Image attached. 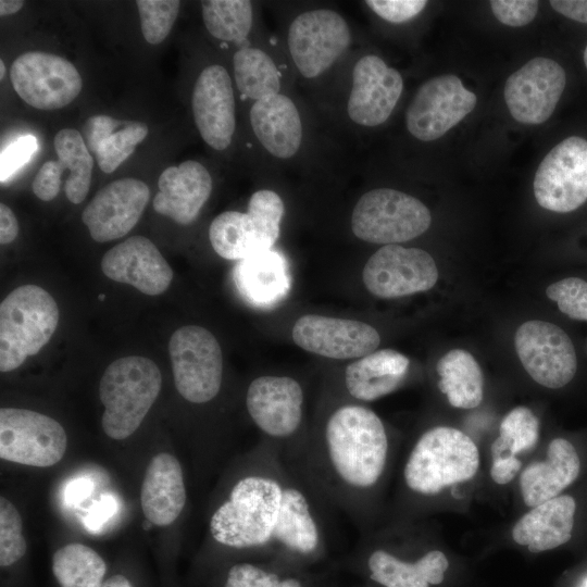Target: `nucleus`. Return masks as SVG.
Segmentation results:
<instances>
[{"label": "nucleus", "mask_w": 587, "mask_h": 587, "mask_svg": "<svg viewBox=\"0 0 587 587\" xmlns=\"http://www.w3.org/2000/svg\"><path fill=\"white\" fill-rule=\"evenodd\" d=\"M327 508L263 440L253 449L212 511V541L247 559L310 567L329 553Z\"/></svg>", "instance_id": "f257e3e1"}, {"label": "nucleus", "mask_w": 587, "mask_h": 587, "mask_svg": "<svg viewBox=\"0 0 587 587\" xmlns=\"http://www.w3.org/2000/svg\"><path fill=\"white\" fill-rule=\"evenodd\" d=\"M52 572L61 587H102L107 564L93 549L74 542L53 554Z\"/></svg>", "instance_id": "72a5a7b5"}, {"label": "nucleus", "mask_w": 587, "mask_h": 587, "mask_svg": "<svg viewBox=\"0 0 587 587\" xmlns=\"http://www.w3.org/2000/svg\"><path fill=\"white\" fill-rule=\"evenodd\" d=\"M409 366L410 361L402 353L382 349L348 364L342 385L353 400L374 401L398 389L408 376Z\"/></svg>", "instance_id": "c756f323"}, {"label": "nucleus", "mask_w": 587, "mask_h": 587, "mask_svg": "<svg viewBox=\"0 0 587 587\" xmlns=\"http://www.w3.org/2000/svg\"><path fill=\"white\" fill-rule=\"evenodd\" d=\"M149 198V187L139 179L113 180L95 195L82 221L98 242L122 238L137 224Z\"/></svg>", "instance_id": "412c9836"}, {"label": "nucleus", "mask_w": 587, "mask_h": 587, "mask_svg": "<svg viewBox=\"0 0 587 587\" xmlns=\"http://www.w3.org/2000/svg\"><path fill=\"white\" fill-rule=\"evenodd\" d=\"M102 587H133L130 582L122 574H115L104 580Z\"/></svg>", "instance_id": "5fc2aeb1"}, {"label": "nucleus", "mask_w": 587, "mask_h": 587, "mask_svg": "<svg viewBox=\"0 0 587 587\" xmlns=\"http://www.w3.org/2000/svg\"><path fill=\"white\" fill-rule=\"evenodd\" d=\"M249 120L254 136L272 157L288 160L297 154L303 139V125L290 97L279 92L254 101Z\"/></svg>", "instance_id": "393cba45"}, {"label": "nucleus", "mask_w": 587, "mask_h": 587, "mask_svg": "<svg viewBox=\"0 0 587 587\" xmlns=\"http://www.w3.org/2000/svg\"><path fill=\"white\" fill-rule=\"evenodd\" d=\"M38 150V140L34 135L27 134L17 138L1 152L0 179L8 180L23 167Z\"/></svg>", "instance_id": "79ce46f5"}, {"label": "nucleus", "mask_w": 587, "mask_h": 587, "mask_svg": "<svg viewBox=\"0 0 587 587\" xmlns=\"http://www.w3.org/2000/svg\"><path fill=\"white\" fill-rule=\"evenodd\" d=\"M67 439L52 417L18 408L0 410V458L29 466L47 467L64 455Z\"/></svg>", "instance_id": "f8f14e48"}, {"label": "nucleus", "mask_w": 587, "mask_h": 587, "mask_svg": "<svg viewBox=\"0 0 587 587\" xmlns=\"http://www.w3.org/2000/svg\"><path fill=\"white\" fill-rule=\"evenodd\" d=\"M187 501L183 469L167 452L154 455L147 466L140 491L143 515L154 525L174 523Z\"/></svg>", "instance_id": "a878e982"}, {"label": "nucleus", "mask_w": 587, "mask_h": 587, "mask_svg": "<svg viewBox=\"0 0 587 587\" xmlns=\"http://www.w3.org/2000/svg\"><path fill=\"white\" fill-rule=\"evenodd\" d=\"M341 564L378 587H432L441 584L449 567L446 554L430 549L410 559L380 537L363 534Z\"/></svg>", "instance_id": "0eeeda50"}, {"label": "nucleus", "mask_w": 587, "mask_h": 587, "mask_svg": "<svg viewBox=\"0 0 587 587\" xmlns=\"http://www.w3.org/2000/svg\"><path fill=\"white\" fill-rule=\"evenodd\" d=\"M479 451L463 432L435 426L415 440L402 467L403 488L412 497L430 498L448 487L472 479Z\"/></svg>", "instance_id": "7ed1b4c3"}, {"label": "nucleus", "mask_w": 587, "mask_h": 587, "mask_svg": "<svg viewBox=\"0 0 587 587\" xmlns=\"http://www.w3.org/2000/svg\"><path fill=\"white\" fill-rule=\"evenodd\" d=\"M327 572L286 563L246 559L230 563L221 587H326Z\"/></svg>", "instance_id": "7c9ffc66"}, {"label": "nucleus", "mask_w": 587, "mask_h": 587, "mask_svg": "<svg viewBox=\"0 0 587 587\" xmlns=\"http://www.w3.org/2000/svg\"><path fill=\"white\" fill-rule=\"evenodd\" d=\"M124 121L109 115L90 116L83 126L82 136L89 152L93 155L103 140L114 133Z\"/></svg>", "instance_id": "49530a36"}, {"label": "nucleus", "mask_w": 587, "mask_h": 587, "mask_svg": "<svg viewBox=\"0 0 587 587\" xmlns=\"http://www.w3.org/2000/svg\"><path fill=\"white\" fill-rule=\"evenodd\" d=\"M292 339L305 351L336 360L362 358L380 344L378 332L366 323L316 314L296 321Z\"/></svg>", "instance_id": "aec40b11"}, {"label": "nucleus", "mask_w": 587, "mask_h": 587, "mask_svg": "<svg viewBox=\"0 0 587 587\" xmlns=\"http://www.w3.org/2000/svg\"><path fill=\"white\" fill-rule=\"evenodd\" d=\"M539 438V421L526 407H516L502 420L499 436L491 445V458L530 450Z\"/></svg>", "instance_id": "e433bc0d"}, {"label": "nucleus", "mask_w": 587, "mask_h": 587, "mask_svg": "<svg viewBox=\"0 0 587 587\" xmlns=\"http://www.w3.org/2000/svg\"><path fill=\"white\" fill-rule=\"evenodd\" d=\"M391 451L382 419L370 408L350 402L327 412L285 460L327 508L341 512L365 534Z\"/></svg>", "instance_id": "f03ea898"}, {"label": "nucleus", "mask_w": 587, "mask_h": 587, "mask_svg": "<svg viewBox=\"0 0 587 587\" xmlns=\"http://www.w3.org/2000/svg\"><path fill=\"white\" fill-rule=\"evenodd\" d=\"M63 165L59 161H47L42 164L33 182V191L42 201H51L59 191L62 180Z\"/></svg>", "instance_id": "a18cd8bd"}, {"label": "nucleus", "mask_w": 587, "mask_h": 587, "mask_svg": "<svg viewBox=\"0 0 587 587\" xmlns=\"http://www.w3.org/2000/svg\"><path fill=\"white\" fill-rule=\"evenodd\" d=\"M430 223L432 214L422 201L392 188L363 193L351 214V229L357 238L385 246L414 239Z\"/></svg>", "instance_id": "1a4fd4ad"}, {"label": "nucleus", "mask_w": 587, "mask_h": 587, "mask_svg": "<svg viewBox=\"0 0 587 587\" xmlns=\"http://www.w3.org/2000/svg\"><path fill=\"white\" fill-rule=\"evenodd\" d=\"M586 587H587V585H586Z\"/></svg>", "instance_id": "13d9d810"}, {"label": "nucleus", "mask_w": 587, "mask_h": 587, "mask_svg": "<svg viewBox=\"0 0 587 587\" xmlns=\"http://www.w3.org/2000/svg\"><path fill=\"white\" fill-rule=\"evenodd\" d=\"M11 82L27 104L39 110H55L71 103L82 91L77 68L66 59L42 51H29L15 59Z\"/></svg>", "instance_id": "4468645a"}, {"label": "nucleus", "mask_w": 587, "mask_h": 587, "mask_svg": "<svg viewBox=\"0 0 587 587\" xmlns=\"http://www.w3.org/2000/svg\"><path fill=\"white\" fill-rule=\"evenodd\" d=\"M439 390L454 408L473 409L484 397V376L474 357L463 349H453L441 357L436 366Z\"/></svg>", "instance_id": "2f4dec72"}, {"label": "nucleus", "mask_w": 587, "mask_h": 587, "mask_svg": "<svg viewBox=\"0 0 587 587\" xmlns=\"http://www.w3.org/2000/svg\"><path fill=\"white\" fill-rule=\"evenodd\" d=\"M141 32L151 45L162 42L170 34L179 12L177 0H137Z\"/></svg>", "instance_id": "58836bf2"}, {"label": "nucleus", "mask_w": 587, "mask_h": 587, "mask_svg": "<svg viewBox=\"0 0 587 587\" xmlns=\"http://www.w3.org/2000/svg\"><path fill=\"white\" fill-rule=\"evenodd\" d=\"M382 20L401 24L417 16L426 7L424 0H367L364 2Z\"/></svg>", "instance_id": "37998d69"}, {"label": "nucleus", "mask_w": 587, "mask_h": 587, "mask_svg": "<svg viewBox=\"0 0 587 587\" xmlns=\"http://www.w3.org/2000/svg\"><path fill=\"white\" fill-rule=\"evenodd\" d=\"M161 386V372L152 360L129 355L113 361L99 384V396L104 405L101 419L104 433L116 440L134 434L159 396Z\"/></svg>", "instance_id": "20e7f679"}, {"label": "nucleus", "mask_w": 587, "mask_h": 587, "mask_svg": "<svg viewBox=\"0 0 587 587\" xmlns=\"http://www.w3.org/2000/svg\"><path fill=\"white\" fill-rule=\"evenodd\" d=\"M514 346L523 367L539 385L558 389L575 376L574 345L558 325L540 320L527 321L517 328Z\"/></svg>", "instance_id": "2eb2a0df"}, {"label": "nucleus", "mask_w": 587, "mask_h": 587, "mask_svg": "<svg viewBox=\"0 0 587 587\" xmlns=\"http://www.w3.org/2000/svg\"><path fill=\"white\" fill-rule=\"evenodd\" d=\"M54 150L64 170H70L65 195L75 204L83 202L89 191L93 161L82 134L74 128H63L53 139Z\"/></svg>", "instance_id": "c9c22d12"}, {"label": "nucleus", "mask_w": 587, "mask_h": 587, "mask_svg": "<svg viewBox=\"0 0 587 587\" xmlns=\"http://www.w3.org/2000/svg\"><path fill=\"white\" fill-rule=\"evenodd\" d=\"M191 105L203 141L214 150H225L236 129L234 89L225 67L212 64L202 70L193 87Z\"/></svg>", "instance_id": "4be33fe9"}, {"label": "nucleus", "mask_w": 587, "mask_h": 587, "mask_svg": "<svg viewBox=\"0 0 587 587\" xmlns=\"http://www.w3.org/2000/svg\"><path fill=\"white\" fill-rule=\"evenodd\" d=\"M550 4L560 14L580 23H587V0H552Z\"/></svg>", "instance_id": "3c124183"}, {"label": "nucleus", "mask_w": 587, "mask_h": 587, "mask_svg": "<svg viewBox=\"0 0 587 587\" xmlns=\"http://www.w3.org/2000/svg\"><path fill=\"white\" fill-rule=\"evenodd\" d=\"M304 391L290 376L262 375L246 392V409L264 439L277 446L284 459L291 458L308 432L303 427Z\"/></svg>", "instance_id": "423d86ee"}, {"label": "nucleus", "mask_w": 587, "mask_h": 587, "mask_svg": "<svg viewBox=\"0 0 587 587\" xmlns=\"http://www.w3.org/2000/svg\"><path fill=\"white\" fill-rule=\"evenodd\" d=\"M576 502L560 495L530 508L513 526L512 538L530 552L538 553L566 544L574 527Z\"/></svg>", "instance_id": "c85d7f7f"}, {"label": "nucleus", "mask_w": 587, "mask_h": 587, "mask_svg": "<svg viewBox=\"0 0 587 587\" xmlns=\"http://www.w3.org/2000/svg\"><path fill=\"white\" fill-rule=\"evenodd\" d=\"M565 72L555 61L537 57L512 73L504 85V100L514 120L541 124L553 113L565 87Z\"/></svg>", "instance_id": "a211bd4d"}, {"label": "nucleus", "mask_w": 587, "mask_h": 587, "mask_svg": "<svg viewBox=\"0 0 587 587\" xmlns=\"http://www.w3.org/2000/svg\"><path fill=\"white\" fill-rule=\"evenodd\" d=\"M24 5V1L21 0H1L0 1V14L9 15L16 13Z\"/></svg>", "instance_id": "864d4df0"}, {"label": "nucleus", "mask_w": 587, "mask_h": 587, "mask_svg": "<svg viewBox=\"0 0 587 587\" xmlns=\"http://www.w3.org/2000/svg\"><path fill=\"white\" fill-rule=\"evenodd\" d=\"M207 30L216 39L239 48L249 46L253 24L252 3L247 0H207L201 2Z\"/></svg>", "instance_id": "f704fd0d"}, {"label": "nucleus", "mask_w": 587, "mask_h": 587, "mask_svg": "<svg viewBox=\"0 0 587 587\" xmlns=\"http://www.w3.org/2000/svg\"><path fill=\"white\" fill-rule=\"evenodd\" d=\"M476 102V96L458 76L433 77L419 87L411 100L405 111L407 129L421 141L436 140L472 112Z\"/></svg>", "instance_id": "dca6fc26"}, {"label": "nucleus", "mask_w": 587, "mask_h": 587, "mask_svg": "<svg viewBox=\"0 0 587 587\" xmlns=\"http://www.w3.org/2000/svg\"><path fill=\"white\" fill-rule=\"evenodd\" d=\"M158 186L153 209L178 224L188 225L197 218L210 198L213 180L204 165L187 160L165 168Z\"/></svg>", "instance_id": "b1692460"}, {"label": "nucleus", "mask_w": 587, "mask_h": 587, "mask_svg": "<svg viewBox=\"0 0 587 587\" xmlns=\"http://www.w3.org/2000/svg\"><path fill=\"white\" fill-rule=\"evenodd\" d=\"M233 279L241 297L260 309L274 308L286 298L291 287L287 260L273 249L238 261Z\"/></svg>", "instance_id": "bb28decb"}, {"label": "nucleus", "mask_w": 587, "mask_h": 587, "mask_svg": "<svg viewBox=\"0 0 587 587\" xmlns=\"http://www.w3.org/2000/svg\"><path fill=\"white\" fill-rule=\"evenodd\" d=\"M362 279L372 295L392 299L433 288L438 268L423 249L386 245L367 260Z\"/></svg>", "instance_id": "f3484780"}, {"label": "nucleus", "mask_w": 587, "mask_h": 587, "mask_svg": "<svg viewBox=\"0 0 587 587\" xmlns=\"http://www.w3.org/2000/svg\"><path fill=\"white\" fill-rule=\"evenodd\" d=\"M5 75V66L2 60H0V78L2 79Z\"/></svg>", "instance_id": "6e6d98bb"}, {"label": "nucleus", "mask_w": 587, "mask_h": 587, "mask_svg": "<svg viewBox=\"0 0 587 587\" xmlns=\"http://www.w3.org/2000/svg\"><path fill=\"white\" fill-rule=\"evenodd\" d=\"M18 234V222L13 211L4 203L0 204V242H12Z\"/></svg>", "instance_id": "603ef678"}, {"label": "nucleus", "mask_w": 587, "mask_h": 587, "mask_svg": "<svg viewBox=\"0 0 587 587\" xmlns=\"http://www.w3.org/2000/svg\"><path fill=\"white\" fill-rule=\"evenodd\" d=\"M103 274L149 296L163 294L173 271L157 246L143 236H133L108 250L101 260Z\"/></svg>", "instance_id": "5701e85b"}, {"label": "nucleus", "mask_w": 587, "mask_h": 587, "mask_svg": "<svg viewBox=\"0 0 587 587\" xmlns=\"http://www.w3.org/2000/svg\"><path fill=\"white\" fill-rule=\"evenodd\" d=\"M538 204L549 211L567 213L587 200V140L571 136L544 158L534 178Z\"/></svg>", "instance_id": "ddd939ff"}, {"label": "nucleus", "mask_w": 587, "mask_h": 587, "mask_svg": "<svg viewBox=\"0 0 587 587\" xmlns=\"http://www.w3.org/2000/svg\"><path fill=\"white\" fill-rule=\"evenodd\" d=\"M174 383L188 402L204 404L217 397L223 382V357L218 341L204 327L183 326L170 338Z\"/></svg>", "instance_id": "9d476101"}, {"label": "nucleus", "mask_w": 587, "mask_h": 587, "mask_svg": "<svg viewBox=\"0 0 587 587\" xmlns=\"http://www.w3.org/2000/svg\"><path fill=\"white\" fill-rule=\"evenodd\" d=\"M352 32L347 20L330 9L301 12L289 24L287 47L298 73L314 79L347 52Z\"/></svg>", "instance_id": "9b49d317"}, {"label": "nucleus", "mask_w": 587, "mask_h": 587, "mask_svg": "<svg viewBox=\"0 0 587 587\" xmlns=\"http://www.w3.org/2000/svg\"><path fill=\"white\" fill-rule=\"evenodd\" d=\"M118 508L114 496L103 494L93 501L83 517L85 527L92 533L99 532L103 525L116 513Z\"/></svg>", "instance_id": "de8ad7c7"}, {"label": "nucleus", "mask_w": 587, "mask_h": 587, "mask_svg": "<svg viewBox=\"0 0 587 587\" xmlns=\"http://www.w3.org/2000/svg\"><path fill=\"white\" fill-rule=\"evenodd\" d=\"M59 323V308L43 288L27 284L0 304V371L21 366L48 344Z\"/></svg>", "instance_id": "39448f33"}, {"label": "nucleus", "mask_w": 587, "mask_h": 587, "mask_svg": "<svg viewBox=\"0 0 587 587\" xmlns=\"http://www.w3.org/2000/svg\"><path fill=\"white\" fill-rule=\"evenodd\" d=\"M93 490V483L88 477H78L71 480L64 490V501L68 505H79Z\"/></svg>", "instance_id": "8fccbe9b"}, {"label": "nucleus", "mask_w": 587, "mask_h": 587, "mask_svg": "<svg viewBox=\"0 0 587 587\" xmlns=\"http://www.w3.org/2000/svg\"><path fill=\"white\" fill-rule=\"evenodd\" d=\"M284 213L277 192L259 189L251 195L246 213L225 211L212 221L211 246L220 257L238 261L270 250L279 237Z\"/></svg>", "instance_id": "6e6552de"}, {"label": "nucleus", "mask_w": 587, "mask_h": 587, "mask_svg": "<svg viewBox=\"0 0 587 587\" xmlns=\"http://www.w3.org/2000/svg\"><path fill=\"white\" fill-rule=\"evenodd\" d=\"M584 62H585V65L587 67V46H586L585 51H584Z\"/></svg>", "instance_id": "4d7b16f0"}, {"label": "nucleus", "mask_w": 587, "mask_h": 587, "mask_svg": "<svg viewBox=\"0 0 587 587\" xmlns=\"http://www.w3.org/2000/svg\"><path fill=\"white\" fill-rule=\"evenodd\" d=\"M580 460L574 446L564 438L551 440L547 459L527 465L520 477L524 503L533 508L560 496L578 476Z\"/></svg>", "instance_id": "cd10ccee"}, {"label": "nucleus", "mask_w": 587, "mask_h": 587, "mask_svg": "<svg viewBox=\"0 0 587 587\" xmlns=\"http://www.w3.org/2000/svg\"><path fill=\"white\" fill-rule=\"evenodd\" d=\"M233 68L243 98L258 101L280 92V73L266 51L251 46L239 48L233 57Z\"/></svg>", "instance_id": "473e14b6"}, {"label": "nucleus", "mask_w": 587, "mask_h": 587, "mask_svg": "<svg viewBox=\"0 0 587 587\" xmlns=\"http://www.w3.org/2000/svg\"><path fill=\"white\" fill-rule=\"evenodd\" d=\"M403 90L401 74L376 54H364L354 63L346 111L352 123L363 127L384 124Z\"/></svg>", "instance_id": "6ab92c4d"}, {"label": "nucleus", "mask_w": 587, "mask_h": 587, "mask_svg": "<svg viewBox=\"0 0 587 587\" xmlns=\"http://www.w3.org/2000/svg\"><path fill=\"white\" fill-rule=\"evenodd\" d=\"M521 461L513 454H504L492 459L490 476L498 485L510 483L520 472Z\"/></svg>", "instance_id": "09e8293b"}, {"label": "nucleus", "mask_w": 587, "mask_h": 587, "mask_svg": "<svg viewBox=\"0 0 587 587\" xmlns=\"http://www.w3.org/2000/svg\"><path fill=\"white\" fill-rule=\"evenodd\" d=\"M535 0H492L490 7L494 15L504 25L520 27L530 23L538 11Z\"/></svg>", "instance_id": "c03bdc74"}, {"label": "nucleus", "mask_w": 587, "mask_h": 587, "mask_svg": "<svg viewBox=\"0 0 587 587\" xmlns=\"http://www.w3.org/2000/svg\"><path fill=\"white\" fill-rule=\"evenodd\" d=\"M27 545L22 534V519L17 509L4 497L0 498V565L10 566L25 554Z\"/></svg>", "instance_id": "ea45409f"}, {"label": "nucleus", "mask_w": 587, "mask_h": 587, "mask_svg": "<svg viewBox=\"0 0 587 587\" xmlns=\"http://www.w3.org/2000/svg\"><path fill=\"white\" fill-rule=\"evenodd\" d=\"M546 295L559 310L573 320L587 321V282L578 277L563 278L551 284Z\"/></svg>", "instance_id": "a19ab883"}, {"label": "nucleus", "mask_w": 587, "mask_h": 587, "mask_svg": "<svg viewBox=\"0 0 587 587\" xmlns=\"http://www.w3.org/2000/svg\"><path fill=\"white\" fill-rule=\"evenodd\" d=\"M148 135L142 122L124 121L123 124L100 145L95 157L104 173L114 172Z\"/></svg>", "instance_id": "4c0bfd02"}]
</instances>
